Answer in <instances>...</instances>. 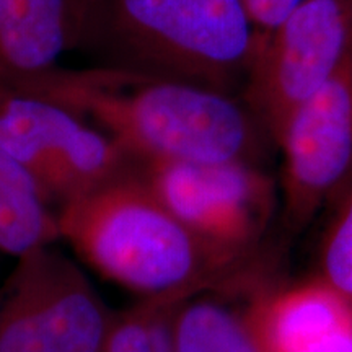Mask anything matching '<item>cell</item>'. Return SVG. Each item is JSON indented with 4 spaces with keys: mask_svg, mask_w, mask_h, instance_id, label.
I'll list each match as a JSON object with an SVG mask.
<instances>
[{
    "mask_svg": "<svg viewBox=\"0 0 352 352\" xmlns=\"http://www.w3.org/2000/svg\"><path fill=\"white\" fill-rule=\"evenodd\" d=\"M91 120L132 164L254 162L259 122L227 91L103 65L47 70L16 83Z\"/></svg>",
    "mask_w": 352,
    "mask_h": 352,
    "instance_id": "obj_1",
    "label": "cell"
},
{
    "mask_svg": "<svg viewBox=\"0 0 352 352\" xmlns=\"http://www.w3.org/2000/svg\"><path fill=\"white\" fill-rule=\"evenodd\" d=\"M57 220L76 256L142 298L223 287L246 264L189 232L132 168L64 204Z\"/></svg>",
    "mask_w": 352,
    "mask_h": 352,
    "instance_id": "obj_2",
    "label": "cell"
},
{
    "mask_svg": "<svg viewBox=\"0 0 352 352\" xmlns=\"http://www.w3.org/2000/svg\"><path fill=\"white\" fill-rule=\"evenodd\" d=\"M91 38L111 65L227 94L259 46L240 0H100Z\"/></svg>",
    "mask_w": 352,
    "mask_h": 352,
    "instance_id": "obj_3",
    "label": "cell"
},
{
    "mask_svg": "<svg viewBox=\"0 0 352 352\" xmlns=\"http://www.w3.org/2000/svg\"><path fill=\"white\" fill-rule=\"evenodd\" d=\"M111 316L77 261L43 246L0 287V352H100Z\"/></svg>",
    "mask_w": 352,
    "mask_h": 352,
    "instance_id": "obj_4",
    "label": "cell"
},
{
    "mask_svg": "<svg viewBox=\"0 0 352 352\" xmlns=\"http://www.w3.org/2000/svg\"><path fill=\"white\" fill-rule=\"evenodd\" d=\"M0 148L60 208L132 166L98 127L54 101L0 85Z\"/></svg>",
    "mask_w": 352,
    "mask_h": 352,
    "instance_id": "obj_5",
    "label": "cell"
},
{
    "mask_svg": "<svg viewBox=\"0 0 352 352\" xmlns=\"http://www.w3.org/2000/svg\"><path fill=\"white\" fill-rule=\"evenodd\" d=\"M140 176L189 232L248 261L276 212L272 179L254 162H148Z\"/></svg>",
    "mask_w": 352,
    "mask_h": 352,
    "instance_id": "obj_6",
    "label": "cell"
},
{
    "mask_svg": "<svg viewBox=\"0 0 352 352\" xmlns=\"http://www.w3.org/2000/svg\"><path fill=\"white\" fill-rule=\"evenodd\" d=\"M352 54V0H305L259 43L246 76L248 108L274 138Z\"/></svg>",
    "mask_w": 352,
    "mask_h": 352,
    "instance_id": "obj_7",
    "label": "cell"
},
{
    "mask_svg": "<svg viewBox=\"0 0 352 352\" xmlns=\"http://www.w3.org/2000/svg\"><path fill=\"white\" fill-rule=\"evenodd\" d=\"M272 142L283 155L280 220L296 235L352 175V54L290 114Z\"/></svg>",
    "mask_w": 352,
    "mask_h": 352,
    "instance_id": "obj_8",
    "label": "cell"
},
{
    "mask_svg": "<svg viewBox=\"0 0 352 352\" xmlns=\"http://www.w3.org/2000/svg\"><path fill=\"white\" fill-rule=\"evenodd\" d=\"M100 0H0V85L57 67L80 39L94 36Z\"/></svg>",
    "mask_w": 352,
    "mask_h": 352,
    "instance_id": "obj_9",
    "label": "cell"
},
{
    "mask_svg": "<svg viewBox=\"0 0 352 352\" xmlns=\"http://www.w3.org/2000/svg\"><path fill=\"white\" fill-rule=\"evenodd\" d=\"M248 308L266 352H352V303L316 276Z\"/></svg>",
    "mask_w": 352,
    "mask_h": 352,
    "instance_id": "obj_10",
    "label": "cell"
},
{
    "mask_svg": "<svg viewBox=\"0 0 352 352\" xmlns=\"http://www.w3.org/2000/svg\"><path fill=\"white\" fill-rule=\"evenodd\" d=\"M176 352H266L250 308L230 303L226 287L184 298L170 320Z\"/></svg>",
    "mask_w": 352,
    "mask_h": 352,
    "instance_id": "obj_11",
    "label": "cell"
},
{
    "mask_svg": "<svg viewBox=\"0 0 352 352\" xmlns=\"http://www.w3.org/2000/svg\"><path fill=\"white\" fill-rule=\"evenodd\" d=\"M57 240V212L32 176L0 148V253L20 258Z\"/></svg>",
    "mask_w": 352,
    "mask_h": 352,
    "instance_id": "obj_12",
    "label": "cell"
},
{
    "mask_svg": "<svg viewBox=\"0 0 352 352\" xmlns=\"http://www.w3.org/2000/svg\"><path fill=\"white\" fill-rule=\"evenodd\" d=\"M184 298H142L129 310L113 314L100 352H175L170 320Z\"/></svg>",
    "mask_w": 352,
    "mask_h": 352,
    "instance_id": "obj_13",
    "label": "cell"
},
{
    "mask_svg": "<svg viewBox=\"0 0 352 352\" xmlns=\"http://www.w3.org/2000/svg\"><path fill=\"white\" fill-rule=\"evenodd\" d=\"M323 212L315 276L352 303V175Z\"/></svg>",
    "mask_w": 352,
    "mask_h": 352,
    "instance_id": "obj_14",
    "label": "cell"
},
{
    "mask_svg": "<svg viewBox=\"0 0 352 352\" xmlns=\"http://www.w3.org/2000/svg\"><path fill=\"white\" fill-rule=\"evenodd\" d=\"M252 19L259 36V43L287 19L305 0H240Z\"/></svg>",
    "mask_w": 352,
    "mask_h": 352,
    "instance_id": "obj_15",
    "label": "cell"
}]
</instances>
